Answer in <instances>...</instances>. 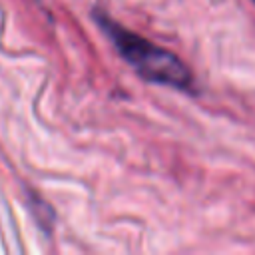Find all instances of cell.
Instances as JSON below:
<instances>
[{
    "label": "cell",
    "instance_id": "cell-1",
    "mask_svg": "<svg viewBox=\"0 0 255 255\" xmlns=\"http://www.w3.org/2000/svg\"><path fill=\"white\" fill-rule=\"evenodd\" d=\"M94 20L112 40L118 54L143 80L169 86L175 90H185V92L193 88V74L177 54L124 28L122 24H118L116 20H112L108 14L100 10L94 12Z\"/></svg>",
    "mask_w": 255,
    "mask_h": 255
},
{
    "label": "cell",
    "instance_id": "cell-2",
    "mask_svg": "<svg viewBox=\"0 0 255 255\" xmlns=\"http://www.w3.org/2000/svg\"><path fill=\"white\" fill-rule=\"evenodd\" d=\"M251 2H253V4H255V0H251Z\"/></svg>",
    "mask_w": 255,
    "mask_h": 255
}]
</instances>
